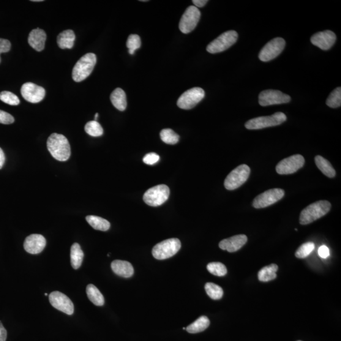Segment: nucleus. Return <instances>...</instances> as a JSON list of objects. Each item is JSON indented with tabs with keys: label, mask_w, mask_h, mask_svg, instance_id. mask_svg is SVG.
I'll list each match as a JSON object with an SVG mask.
<instances>
[{
	"label": "nucleus",
	"mask_w": 341,
	"mask_h": 341,
	"mask_svg": "<svg viewBox=\"0 0 341 341\" xmlns=\"http://www.w3.org/2000/svg\"><path fill=\"white\" fill-rule=\"evenodd\" d=\"M47 147L52 156L59 162H66L71 155V149L68 139L64 135L53 133L47 141Z\"/></svg>",
	"instance_id": "1"
},
{
	"label": "nucleus",
	"mask_w": 341,
	"mask_h": 341,
	"mask_svg": "<svg viewBox=\"0 0 341 341\" xmlns=\"http://www.w3.org/2000/svg\"><path fill=\"white\" fill-rule=\"evenodd\" d=\"M331 204L327 200H320L309 205L303 210L300 214L299 223L302 225L314 222L330 211Z\"/></svg>",
	"instance_id": "2"
},
{
	"label": "nucleus",
	"mask_w": 341,
	"mask_h": 341,
	"mask_svg": "<svg viewBox=\"0 0 341 341\" xmlns=\"http://www.w3.org/2000/svg\"><path fill=\"white\" fill-rule=\"evenodd\" d=\"M97 57L95 54L89 53L82 57L75 64L72 71L73 81L80 83L91 74L96 64Z\"/></svg>",
	"instance_id": "3"
},
{
	"label": "nucleus",
	"mask_w": 341,
	"mask_h": 341,
	"mask_svg": "<svg viewBox=\"0 0 341 341\" xmlns=\"http://www.w3.org/2000/svg\"><path fill=\"white\" fill-rule=\"evenodd\" d=\"M287 117L282 112H277L271 116L257 117L248 120L245 127L248 130H259L263 128L275 127L286 121Z\"/></svg>",
	"instance_id": "4"
},
{
	"label": "nucleus",
	"mask_w": 341,
	"mask_h": 341,
	"mask_svg": "<svg viewBox=\"0 0 341 341\" xmlns=\"http://www.w3.org/2000/svg\"><path fill=\"white\" fill-rule=\"evenodd\" d=\"M181 247V242L178 239H166L155 245L152 249V255L157 260H165L176 255Z\"/></svg>",
	"instance_id": "5"
},
{
	"label": "nucleus",
	"mask_w": 341,
	"mask_h": 341,
	"mask_svg": "<svg viewBox=\"0 0 341 341\" xmlns=\"http://www.w3.org/2000/svg\"><path fill=\"white\" fill-rule=\"evenodd\" d=\"M238 37V34L236 31L224 32L207 46V51L211 54L225 51L236 43Z\"/></svg>",
	"instance_id": "6"
},
{
	"label": "nucleus",
	"mask_w": 341,
	"mask_h": 341,
	"mask_svg": "<svg viewBox=\"0 0 341 341\" xmlns=\"http://www.w3.org/2000/svg\"><path fill=\"white\" fill-rule=\"evenodd\" d=\"M250 168L247 165L238 166L228 174L225 181V187L228 190H234L241 187L249 178Z\"/></svg>",
	"instance_id": "7"
},
{
	"label": "nucleus",
	"mask_w": 341,
	"mask_h": 341,
	"mask_svg": "<svg viewBox=\"0 0 341 341\" xmlns=\"http://www.w3.org/2000/svg\"><path fill=\"white\" fill-rule=\"evenodd\" d=\"M170 194V188L165 185H159L150 188L144 193V201L152 207L162 206L168 200Z\"/></svg>",
	"instance_id": "8"
},
{
	"label": "nucleus",
	"mask_w": 341,
	"mask_h": 341,
	"mask_svg": "<svg viewBox=\"0 0 341 341\" xmlns=\"http://www.w3.org/2000/svg\"><path fill=\"white\" fill-rule=\"evenodd\" d=\"M201 13L198 8L190 6L185 10L179 21V29L184 34H188L195 29L200 21Z\"/></svg>",
	"instance_id": "9"
},
{
	"label": "nucleus",
	"mask_w": 341,
	"mask_h": 341,
	"mask_svg": "<svg viewBox=\"0 0 341 341\" xmlns=\"http://www.w3.org/2000/svg\"><path fill=\"white\" fill-rule=\"evenodd\" d=\"M205 97V92L200 87H193L185 92L179 97L177 105L183 110H191L200 103Z\"/></svg>",
	"instance_id": "10"
},
{
	"label": "nucleus",
	"mask_w": 341,
	"mask_h": 341,
	"mask_svg": "<svg viewBox=\"0 0 341 341\" xmlns=\"http://www.w3.org/2000/svg\"><path fill=\"white\" fill-rule=\"evenodd\" d=\"M286 46V42L282 37L274 38L267 43L259 53V59L267 62L274 59L282 53Z\"/></svg>",
	"instance_id": "11"
},
{
	"label": "nucleus",
	"mask_w": 341,
	"mask_h": 341,
	"mask_svg": "<svg viewBox=\"0 0 341 341\" xmlns=\"http://www.w3.org/2000/svg\"><path fill=\"white\" fill-rule=\"evenodd\" d=\"M285 196V191L280 188H273L266 191L256 196L253 202V207L255 209L265 208L277 203Z\"/></svg>",
	"instance_id": "12"
},
{
	"label": "nucleus",
	"mask_w": 341,
	"mask_h": 341,
	"mask_svg": "<svg viewBox=\"0 0 341 341\" xmlns=\"http://www.w3.org/2000/svg\"><path fill=\"white\" fill-rule=\"evenodd\" d=\"M291 97L277 90L268 89L260 92L258 102L262 106L282 105L290 102Z\"/></svg>",
	"instance_id": "13"
},
{
	"label": "nucleus",
	"mask_w": 341,
	"mask_h": 341,
	"mask_svg": "<svg viewBox=\"0 0 341 341\" xmlns=\"http://www.w3.org/2000/svg\"><path fill=\"white\" fill-rule=\"evenodd\" d=\"M304 157L300 154L291 155L277 164L276 171L279 174H290L295 173L304 166Z\"/></svg>",
	"instance_id": "14"
},
{
	"label": "nucleus",
	"mask_w": 341,
	"mask_h": 341,
	"mask_svg": "<svg viewBox=\"0 0 341 341\" xmlns=\"http://www.w3.org/2000/svg\"><path fill=\"white\" fill-rule=\"evenodd\" d=\"M49 299L52 306L67 315H72L74 312V305L65 294L59 291H54L49 295Z\"/></svg>",
	"instance_id": "15"
},
{
	"label": "nucleus",
	"mask_w": 341,
	"mask_h": 341,
	"mask_svg": "<svg viewBox=\"0 0 341 341\" xmlns=\"http://www.w3.org/2000/svg\"><path fill=\"white\" fill-rule=\"evenodd\" d=\"M21 94L27 102L38 103L43 100L46 91L42 87L33 83H27L22 86Z\"/></svg>",
	"instance_id": "16"
},
{
	"label": "nucleus",
	"mask_w": 341,
	"mask_h": 341,
	"mask_svg": "<svg viewBox=\"0 0 341 341\" xmlns=\"http://www.w3.org/2000/svg\"><path fill=\"white\" fill-rule=\"evenodd\" d=\"M311 42L323 50H328L334 45L336 41V35L331 31L319 32L311 37Z\"/></svg>",
	"instance_id": "17"
},
{
	"label": "nucleus",
	"mask_w": 341,
	"mask_h": 341,
	"mask_svg": "<svg viewBox=\"0 0 341 341\" xmlns=\"http://www.w3.org/2000/svg\"><path fill=\"white\" fill-rule=\"evenodd\" d=\"M46 245L45 237L41 234H33L27 237L24 247L27 252L31 254H38L45 249Z\"/></svg>",
	"instance_id": "18"
},
{
	"label": "nucleus",
	"mask_w": 341,
	"mask_h": 341,
	"mask_svg": "<svg viewBox=\"0 0 341 341\" xmlns=\"http://www.w3.org/2000/svg\"><path fill=\"white\" fill-rule=\"evenodd\" d=\"M248 241L247 236L245 234H239L222 240L219 243L220 249L228 251V252H235L244 246Z\"/></svg>",
	"instance_id": "19"
},
{
	"label": "nucleus",
	"mask_w": 341,
	"mask_h": 341,
	"mask_svg": "<svg viewBox=\"0 0 341 341\" xmlns=\"http://www.w3.org/2000/svg\"><path fill=\"white\" fill-rule=\"evenodd\" d=\"M46 40V32L39 28L32 30L29 35V45L37 51H42L45 49Z\"/></svg>",
	"instance_id": "20"
},
{
	"label": "nucleus",
	"mask_w": 341,
	"mask_h": 341,
	"mask_svg": "<svg viewBox=\"0 0 341 341\" xmlns=\"http://www.w3.org/2000/svg\"><path fill=\"white\" fill-rule=\"evenodd\" d=\"M111 267L114 274L120 277L129 278L132 277L134 273L132 265L127 261L114 260L111 263Z\"/></svg>",
	"instance_id": "21"
},
{
	"label": "nucleus",
	"mask_w": 341,
	"mask_h": 341,
	"mask_svg": "<svg viewBox=\"0 0 341 341\" xmlns=\"http://www.w3.org/2000/svg\"><path fill=\"white\" fill-rule=\"evenodd\" d=\"M110 99L112 104L117 110L121 111L126 110L127 96L124 90L121 88H116L112 92Z\"/></svg>",
	"instance_id": "22"
},
{
	"label": "nucleus",
	"mask_w": 341,
	"mask_h": 341,
	"mask_svg": "<svg viewBox=\"0 0 341 341\" xmlns=\"http://www.w3.org/2000/svg\"><path fill=\"white\" fill-rule=\"evenodd\" d=\"M75 35L72 30L63 31L57 37V43L59 47L64 49H72L74 46Z\"/></svg>",
	"instance_id": "23"
},
{
	"label": "nucleus",
	"mask_w": 341,
	"mask_h": 341,
	"mask_svg": "<svg viewBox=\"0 0 341 341\" xmlns=\"http://www.w3.org/2000/svg\"><path fill=\"white\" fill-rule=\"evenodd\" d=\"M84 252L81 249L80 245L75 243L72 245L70 250L71 264L74 269L80 268L83 264L84 259Z\"/></svg>",
	"instance_id": "24"
},
{
	"label": "nucleus",
	"mask_w": 341,
	"mask_h": 341,
	"mask_svg": "<svg viewBox=\"0 0 341 341\" xmlns=\"http://www.w3.org/2000/svg\"><path fill=\"white\" fill-rule=\"evenodd\" d=\"M277 270L278 266L274 264L263 267L258 273L259 280L262 282H269L275 279L277 277Z\"/></svg>",
	"instance_id": "25"
},
{
	"label": "nucleus",
	"mask_w": 341,
	"mask_h": 341,
	"mask_svg": "<svg viewBox=\"0 0 341 341\" xmlns=\"http://www.w3.org/2000/svg\"><path fill=\"white\" fill-rule=\"evenodd\" d=\"M315 162L316 166H317L319 170H320L325 175L329 177V178H334L335 177V171L332 166L327 159H325L320 155H316L315 157Z\"/></svg>",
	"instance_id": "26"
},
{
	"label": "nucleus",
	"mask_w": 341,
	"mask_h": 341,
	"mask_svg": "<svg viewBox=\"0 0 341 341\" xmlns=\"http://www.w3.org/2000/svg\"><path fill=\"white\" fill-rule=\"evenodd\" d=\"M86 293L90 301L96 306H103L105 304V298L102 293L93 285L87 286Z\"/></svg>",
	"instance_id": "27"
},
{
	"label": "nucleus",
	"mask_w": 341,
	"mask_h": 341,
	"mask_svg": "<svg viewBox=\"0 0 341 341\" xmlns=\"http://www.w3.org/2000/svg\"><path fill=\"white\" fill-rule=\"evenodd\" d=\"M86 220L95 230L106 231L110 228L108 220L95 215H87Z\"/></svg>",
	"instance_id": "28"
},
{
	"label": "nucleus",
	"mask_w": 341,
	"mask_h": 341,
	"mask_svg": "<svg viewBox=\"0 0 341 341\" xmlns=\"http://www.w3.org/2000/svg\"><path fill=\"white\" fill-rule=\"evenodd\" d=\"M210 325V320L206 316H202L199 317L194 323L190 324L187 328V331L191 334H196L203 332L208 328Z\"/></svg>",
	"instance_id": "29"
},
{
	"label": "nucleus",
	"mask_w": 341,
	"mask_h": 341,
	"mask_svg": "<svg viewBox=\"0 0 341 341\" xmlns=\"http://www.w3.org/2000/svg\"><path fill=\"white\" fill-rule=\"evenodd\" d=\"M205 290H206L207 295L212 299H219L223 296V289L214 283H207L205 286Z\"/></svg>",
	"instance_id": "30"
},
{
	"label": "nucleus",
	"mask_w": 341,
	"mask_h": 341,
	"mask_svg": "<svg viewBox=\"0 0 341 341\" xmlns=\"http://www.w3.org/2000/svg\"><path fill=\"white\" fill-rule=\"evenodd\" d=\"M160 136L164 143L170 145L178 143L179 140V135L170 128L163 129L160 133Z\"/></svg>",
	"instance_id": "31"
},
{
	"label": "nucleus",
	"mask_w": 341,
	"mask_h": 341,
	"mask_svg": "<svg viewBox=\"0 0 341 341\" xmlns=\"http://www.w3.org/2000/svg\"><path fill=\"white\" fill-rule=\"evenodd\" d=\"M327 105L330 108H336L341 106V88H337L334 90L327 98L326 102Z\"/></svg>",
	"instance_id": "32"
},
{
	"label": "nucleus",
	"mask_w": 341,
	"mask_h": 341,
	"mask_svg": "<svg viewBox=\"0 0 341 341\" xmlns=\"http://www.w3.org/2000/svg\"><path fill=\"white\" fill-rule=\"evenodd\" d=\"M207 269L211 274L218 277H223L227 274L226 266L220 263H211L207 265Z\"/></svg>",
	"instance_id": "33"
},
{
	"label": "nucleus",
	"mask_w": 341,
	"mask_h": 341,
	"mask_svg": "<svg viewBox=\"0 0 341 341\" xmlns=\"http://www.w3.org/2000/svg\"><path fill=\"white\" fill-rule=\"evenodd\" d=\"M85 131L87 134L92 136H100L103 134V128L97 121H91L87 123Z\"/></svg>",
	"instance_id": "34"
},
{
	"label": "nucleus",
	"mask_w": 341,
	"mask_h": 341,
	"mask_svg": "<svg viewBox=\"0 0 341 341\" xmlns=\"http://www.w3.org/2000/svg\"><path fill=\"white\" fill-rule=\"evenodd\" d=\"M315 249V244L312 242L305 243L298 248L296 250L295 255L298 258H305L307 257Z\"/></svg>",
	"instance_id": "35"
},
{
	"label": "nucleus",
	"mask_w": 341,
	"mask_h": 341,
	"mask_svg": "<svg viewBox=\"0 0 341 341\" xmlns=\"http://www.w3.org/2000/svg\"><path fill=\"white\" fill-rule=\"evenodd\" d=\"M127 46L128 48V52L132 55L136 50L141 48V37L136 34L130 35L127 42Z\"/></svg>",
	"instance_id": "36"
},
{
	"label": "nucleus",
	"mask_w": 341,
	"mask_h": 341,
	"mask_svg": "<svg viewBox=\"0 0 341 341\" xmlns=\"http://www.w3.org/2000/svg\"><path fill=\"white\" fill-rule=\"evenodd\" d=\"M0 100L7 105L12 106H17L20 104V100L17 95L9 91L0 92Z\"/></svg>",
	"instance_id": "37"
},
{
	"label": "nucleus",
	"mask_w": 341,
	"mask_h": 341,
	"mask_svg": "<svg viewBox=\"0 0 341 341\" xmlns=\"http://www.w3.org/2000/svg\"><path fill=\"white\" fill-rule=\"evenodd\" d=\"M159 159L160 157L159 155L154 153V152H151V153L147 154L144 156L143 162L146 165H153L159 162Z\"/></svg>",
	"instance_id": "38"
},
{
	"label": "nucleus",
	"mask_w": 341,
	"mask_h": 341,
	"mask_svg": "<svg viewBox=\"0 0 341 341\" xmlns=\"http://www.w3.org/2000/svg\"><path fill=\"white\" fill-rule=\"evenodd\" d=\"M14 121V118L10 114L0 110V124L10 125L13 124Z\"/></svg>",
	"instance_id": "39"
},
{
	"label": "nucleus",
	"mask_w": 341,
	"mask_h": 341,
	"mask_svg": "<svg viewBox=\"0 0 341 341\" xmlns=\"http://www.w3.org/2000/svg\"><path fill=\"white\" fill-rule=\"evenodd\" d=\"M10 48L11 43L9 41L0 38V54L7 53L10 50ZM0 63H1V58H0Z\"/></svg>",
	"instance_id": "40"
},
{
	"label": "nucleus",
	"mask_w": 341,
	"mask_h": 341,
	"mask_svg": "<svg viewBox=\"0 0 341 341\" xmlns=\"http://www.w3.org/2000/svg\"><path fill=\"white\" fill-rule=\"evenodd\" d=\"M318 254L322 258H327L330 256L329 248L326 245H322L318 250Z\"/></svg>",
	"instance_id": "41"
},
{
	"label": "nucleus",
	"mask_w": 341,
	"mask_h": 341,
	"mask_svg": "<svg viewBox=\"0 0 341 341\" xmlns=\"http://www.w3.org/2000/svg\"><path fill=\"white\" fill-rule=\"evenodd\" d=\"M7 337V330L0 322V341H6Z\"/></svg>",
	"instance_id": "42"
},
{
	"label": "nucleus",
	"mask_w": 341,
	"mask_h": 341,
	"mask_svg": "<svg viewBox=\"0 0 341 341\" xmlns=\"http://www.w3.org/2000/svg\"><path fill=\"white\" fill-rule=\"evenodd\" d=\"M192 2L195 7L202 8L204 7L208 1L207 0H193Z\"/></svg>",
	"instance_id": "43"
},
{
	"label": "nucleus",
	"mask_w": 341,
	"mask_h": 341,
	"mask_svg": "<svg viewBox=\"0 0 341 341\" xmlns=\"http://www.w3.org/2000/svg\"><path fill=\"white\" fill-rule=\"evenodd\" d=\"M5 162V155L3 150L0 148V170L3 168Z\"/></svg>",
	"instance_id": "44"
},
{
	"label": "nucleus",
	"mask_w": 341,
	"mask_h": 341,
	"mask_svg": "<svg viewBox=\"0 0 341 341\" xmlns=\"http://www.w3.org/2000/svg\"><path fill=\"white\" fill-rule=\"evenodd\" d=\"M98 116H99V114L96 113V114H95V120H94V121H97Z\"/></svg>",
	"instance_id": "45"
},
{
	"label": "nucleus",
	"mask_w": 341,
	"mask_h": 341,
	"mask_svg": "<svg viewBox=\"0 0 341 341\" xmlns=\"http://www.w3.org/2000/svg\"><path fill=\"white\" fill-rule=\"evenodd\" d=\"M34 2H43L42 0H33Z\"/></svg>",
	"instance_id": "46"
},
{
	"label": "nucleus",
	"mask_w": 341,
	"mask_h": 341,
	"mask_svg": "<svg viewBox=\"0 0 341 341\" xmlns=\"http://www.w3.org/2000/svg\"><path fill=\"white\" fill-rule=\"evenodd\" d=\"M45 296H48V294H47V293H45Z\"/></svg>",
	"instance_id": "47"
},
{
	"label": "nucleus",
	"mask_w": 341,
	"mask_h": 341,
	"mask_svg": "<svg viewBox=\"0 0 341 341\" xmlns=\"http://www.w3.org/2000/svg\"><path fill=\"white\" fill-rule=\"evenodd\" d=\"M183 329L185 330V329H186V328H185V327H184V328H183Z\"/></svg>",
	"instance_id": "48"
},
{
	"label": "nucleus",
	"mask_w": 341,
	"mask_h": 341,
	"mask_svg": "<svg viewBox=\"0 0 341 341\" xmlns=\"http://www.w3.org/2000/svg\"><path fill=\"white\" fill-rule=\"evenodd\" d=\"M298 341H301V340H298Z\"/></svg>",
	"instance_id": "49"
}]
</instances>
